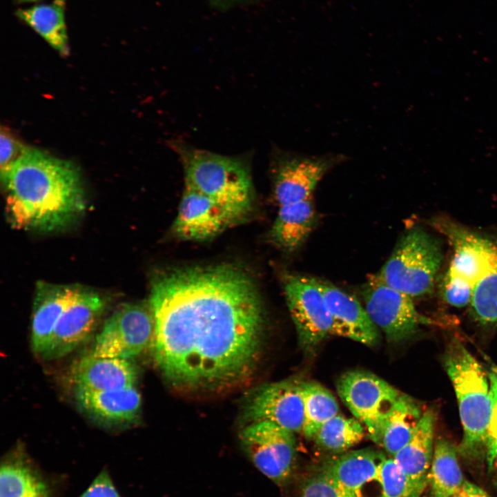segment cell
Masks as SVG:
<instances>
[{"label": "cell", "instance_id": "ac0fdd59", "mask_svg": "<svg viewBox=\"0 0 497 497\" xmlns=\"http://www.w3.org/2000/svg\"><path fill=\"white\" fill-rule=\"evenodd\" d=\"M76 388L108 391L135 387L137 370L130 360L96 357L90 354L72 371Z\"/></svg>", "mask_w": 497, "mask_h": 497}, {"label": "cell", "instance_id": "e0dca14e", "mask_svg": "<svg viewBox=\"0 0 497 497\" xmlns=\"http://www.w3.org/2000/svg\"><path fill=\"white\" fill-rule=\"evenodd\" d=\"M79 286L39 282L33 304L31 342L35 353L45 356L57 324Z\"/></svg>", "mask_w": 497, "mask_h": 497}, {"label": "cell", "instance_id": "603a6c76", "mask_svg": "<svg viewBox=\"0 0 497 497\" xmlns=\"http://www.w3.org/2000/svg\"><path fill=\"white\" fill-rule=\"evenodd\" d=\"M0 497H49L43 476L22 452H13L1 462Z\"/></svg>", "mask_w": 497, "mask_h": 497}, {"label": "cell", "instance_id": "836d02e7", "mask_svg": "<svg viewBox=\"0 0 497 497\" xmlns=\"http://www.w3.org/2000/svg\"><path fill=\"white\" fill-rule=\"evenodd\" d=\"M0 146L1 173L8 169L27 148L4 128L1 130Z\"/></svg>", "mask_w": 497, "mask_h": 497}, {"label": "cell", "instance_id": "9a60e30c", "mask_svg": "<svg viewBox=\"0 0 497 497\" xmlns=\"http://www.w3.org/2000/svg\"><path fill=\"white\" fill-rule=\"evenodd\" d=\"M236 221L218 203L186 186L172 231L182 240H205L215 237Z\"/></svg>", "mask_w": 497, "mask_h": 497}, {"label": "cell", "instance_id": "8fae6325", "mask_svg": "<svg viewBox=\"0 0 497 497\" xmlns=\"http://www.w3.org/2000/svg\"><path fill=\"white\" fill-rule=\"evenodd\" d=\"M273 195L278 206L311 198L318 182L342 155H306L281 153L273 159Z\"/></svg>", "mask_w": 497, "mask_h": 497}, {"label": "cell", "instance_id": "44dd1931", "mask_svg": "<svg viewBox=\"0 0 497 497\" xmlns=\"http://www.w3.org/2000/svg\"><path fill=\"white\" fill-rule=\"evenodd\" d=\"M385 458L381 452L369 448L351 451L328 462L322 473L343 488L360 493L364 485L376 481Z\"/></svg>", "mask_w": 497, "mask_h": 497}, {"label": "cell", "instance_id": "3957f363", "mask_svg": "<svg viewBox=\"0 0 497 497\" xmlns=\"http://www.w3.org/2000/svg\"><path fill=\"white\" fill-rule=\"evenodd\" d=\"M443 365L458 403L463 435L459 452L467 457L485 453L492 399L487 371L460 341L454 340L443 355Z\"/></svg>", "mask_w": 497, "mask_h": 497}, {"label": "cell", "instance_id": "6da1fadb", "mask_svg": "<svg viewBox=\"0 0 497 497\" xmlns=\"http://www.w3.org/2000/svg\"><path fill=\"white\" fill-rule=\"evenodd\" d=\"M153 353L173 384L214 388L252 369L263 315L251 278L231 265L176 269L152 282Z\"/></svg>", "mask_w": 497, "mask_h": 497}, {"label": "cell", "instance_id": "9c48e42d", "mask_svg": "<svg viewBox=\"0 0 497 497\" xmlns=\"http://www.w3.org/2000/svg\"><path fill=\"white\" fill-rule=\"evenodd\" d=\"M154 328L149 304H124L106 321L96 337L90 354L130 360L152 343Z\"/></svg>", "mask_w": 497, "mask_h": 497}, {"label": "cell", "instance_id": "8d00e7d4", "mask_svg": "<svg viewBox=\"0 0 497 497\" xmlns=\"http://www.w3.org/2000/svg\"><path fill=\"white\" fill-rule=\"evenodd\" d=\"M211 1L217 5L226 6L228 3H231L234 1H236L237 0H211Z\"/></svg>", "mask_w": 497, "mask_h": 497}, {"label": "cell", "instance_id": "4316f807", "mask_svg": "<svg viewBox=\"0 0 497 497\" xmlns=\"http://www.w3.org/2000/svg\"><path fill=\"white\" fill-rule=\"evenodd\" d=\"M300 387L304 404L302 433L313 440L319 428L338 414L339 405L331 391L316 382H300Z\"/></svg>", "mask_w": 497, "mask_h": 497}, {"label": "cell", "instance_id": "74e56055", "mask_svg": "<svg viewBox=\"0 0 497 497\" xmlns=\"http://www.w3.org/2000/svg\"><path fill=\"white\" fill-rule=\"evenodd\" d=\"M19 1H23V2H31V1H35L37 0H19Z\"/></svg>", "mask_w": 497, "mask_h": 497}, {"label": "cell", "instance_id": "484cf974", "mask_svg": "<svg viewBox=\"0 0 497 497\" xmlns=\"http://www.w3.org/2000/svg\"><path fill=\"white\" fill-rule=\"evenodd\" d=\"M457 452L446 439L436 442L428 478L431 497H454L465 482Z\"/></svg>", "mask_w": 497, "mask_h": 497}, {"label": "cell", "instance_id": "83f0119b", "mask_svg": "<svg viewBox=\"0 0 497 497\" xmlns=\"http://www.w3.org/2000/svg\"><path fill=\"white\" fill-rule=\"evenodd\" d=\"M364 435V427L359 420L338 414L319 428L313 440L322 449L338 453L358 444Z\"/></svg>", "mask_w": 497, "mask_h": 497}, {"label": "cell", "instance_id": "f546056e", "mask_svg": "<svg viewBox=\"0 0 497 497\" xmlns=\"http://www.w3.org/2000/svg\"><path fill=\"white\" fill-rule=\"evenodd\" d=\"M376 482L381 486L382 497H420L425 488L407 476L393 458L382 462Z\"/></svg>", "mask_w": 497, "mask_h": 497}, {"label": "cell", "instance_id": "d590c367", "mask_svg": "<svg viewBox=\"0 0 497 497\" xmlns=\"http://www.w3.org/2000/svg\"><path fill=\"white\" fill-rule=\"evenodd\" d=\"M454 497H490L489 495L478 485L465 480Z\"/></svg>", "mask_w": 497, "mask_h": 497}, {"label": "cell", "instance_id": "2e32d148", "mask_svg": "<svg viewBox=\"0 0 497 497\" xmlns=\"http://www.w3.org/2000/svg\"><path fill=\"white\" fill-rule=\"evenodd\" d=\"M316 280L331 315V334L347 338L368 347L376 345L380 339L379 329L361 303L333 284Z\"/></svg>", "mask_w": 497, "mask_h": 497}, {"label": "cell", "instance_id": "7a4b0ae2", "mask_svg": "<svg viewBox=\"0 0 497 497\" xmlns=\"http://www.w3.org/2000/svg\"><path fill=\"white\" fill-rule=\"evenodd\" d=\"M6 210L17 228L51 232L76 221L85 211L80 175L70 162L27 148L1 173Z\"/></svg>", "mask_w": 497, "mask_h": 497}, {"label": "cell", "instance_id": "cb8c5ba5", "mask_svg": "<svg viewBox=\"0 0 497 497\" xmlns=\"http://www.w3.org/2000/svg\"><path fill=\"white\" fill-rule=\"evenodd\" d=\"M66 0H54L17 10V16L62 55L69 53L65 21Z\"/></svg>", "mask_w": 497, "mask_h": 497}, {"label": "cell", "instance_id": "4fadbf2b", "mask_svg": "<svg viewBox=\"0 0 497 497\" xmlns=\"http://www.w3.org/2000/svg\"><path fill=\"white\" fill-rule=\"evenodd\" d=\"M433 226L453 248L448 270L473 285L497 261V244L491 240L447 219L437 218Z\"/></svg>", "mask_w": 497, "mask_h": 497}, {"label": "cell", "instance_id": "5bb4252c", "mask_svg": "<svg viewBox=\"0 0 497 497\" xmlns=\"http://www.w3.org/2000/svg\"><path fill=\"white\" fill-rule=\"evenodd\" d=\"M251 422L267 421L293 433L302 432L304 404L300 382L284 380L262 388L251 401Z\"/></svg>", "mask_w": 497, "mask_h": 497}, {"label": "cell", "instance_id": "7c38bea8", "mask_svg": "<svg viewBox=\"0 0 497 497\" xmlns=\"http://www.w3.org/2000/svg\"><path fill=\"white\" fill-rule=\"evenodd\" d=\"M105 306L97 292L79 286L61 315L44 357H62L81 344L94 330Z\"/></svg>", "mask_w": 497, "mask_h": 497}, {"label": "cell", "instance_id": "e575fe53", "mask_svg": "<svg viewBox=\"0 0 497 497\" xmlns=\"http://www.w3.org/2000/svg\"><path fill=\"white\" fill-rule=\"evenodd\" d=\"M79 497H120L106 470H102Z\"/></svg>", "mask_w": 497, "mask_h": 497}, {"label": "cell", "instance_id": "d6986e66", "mask_svg": "<svg viewBox=\"0 0 497 497\" xmlns=\"http://www.w3.org/2000/svg\"><path fill=\"white\" fill-rule=\"evenodd\" d=\"M79 407L87 414L108 423H125L138 416L142 400L135 387L125 389L92 391L76 388Z\"/></svg>", "mask_w": 497, "mask_h": 497}, {"label": "cell", "instance_id": "7402d4cb", "mask_svg": "<svg viewBox=\"0 0 497 497\" xmlns=\"http://www.w3.org/2000/svg\"><path fill=\"white\" fill-rule=\"evenodd\" d=\"M317 214L312 199L279 206L271 236L273 242L288 252L300 248L313 231Z\"/></svg>", "mask_w": 497, "mask_h": 497}, {"label": "cell", "instance_id": "f1b7e54d", "mask_svg": "<svg viewBox=\"0 0 497 497\" xmlns=\"http://www.w3.org/2000/svg\"><path fill=\"white\" fill-rule=\"evenodd\" d=\"M469 305L471 315L479 324H497V261L474 284Z\"/></svg>", "mask_w": 497, "mask_h": 497}, {"label": "cell", "instance_id": "30bf717a", "mask_svg": "<svg viewBox=\"0 0 497 497\" xmlns=\"http://www.w3.org/2000/svg\"><path fill=\"white\" fill-rule=\"evenodd\" d=\"M242 447L255 466L277 484L290 476L296 459L295 433L267 421L251 422L240 434Z\"/></svg>", "mask_w": 497, "mask_h": 497}, {"label": "cell", "instance_id": "5b68a950", "mask_svg": "<svg viewBox=\"0 0 497 497\" xmlns=\"http://www.w3.org/2000/svg\"><path fill=\"white\" fill-rule=\"evenodd\" d=\"M439 241L420 228L404 233L378 277L411 298L431 293L442 262Z\"/></svg>", "mask_w": 497, "mask_h": 497}, {"label": "cell", "instance_id": "4dcf8cb0", "mask_svg": "<svg viewBox=\"0 0 497 497\" xmlns=\"http://www.w3.org/2000/svg\"><path fill=\"white\" fill-rule=\"evenodd\" d=\"M486 371L491 387L492 409L487 429L485 455L488 470L497 481V366L491 364Z\"/></svg>", "mask_w": 497, "mask_h": 497}, {"label": "cell", "instance_id": "8992f818", "mask_svg": "<svg viewBox=\"0 0 497 497\" xmlns=\"http://www.w3.org/2000/svg\"><path fill=\"white\" fill-rule=\"evenodd\" d=\"M336 389L355 418L364 425L369 438L378 445L387 418L402 393L376 374L362 370L343 373Z\"/></svg>", "mask_w": 497, "mask_h": 497}, {"label": "cell", "instance_id": "52a82bcc", "mask_svg": "<svg viewBox=\"0 0 497 497\" xmlns=\"http://www.w3.org/2000/svg\"><path fill=\"white\" fill-rule=\"evenodd\" d=\"M283 284L300 347L304 354H313L331 331V318L322 291L315 278L300 275L286 274Z\"/></svg>", "mask_w": 497, "mask_h": 497}, {"label": "cell", "instance_id": "1f68e13d", "mask_svg": "<svg viewBox=\"0 0 497 497\" xmlns=\"http://www.w3.org/2000/svg\"><path fill=\"white\" fill-rule=\"evenodd\" d=\"M473 287L471 283L447 270L440 283V293L447 304L463 307L470 304Z\"/></svg>", "mask_w": 497, "mask_h": 497}, {"label": "cell", "instance_id": "d4e9b609", "mask_svg": "<svg viewBox=\"0 0 497 497\" xmlns=\"http://www.w3.org/2000/svg\"><path fill=\"white\" fill-rule=\"evenodd\" d=\"M423 413L413 398L401 393L387 418L378 445L393 458L410 440Z\"/></svg>", "mask_w": 497, "mask_h": 497}, {"label": "cell", "instance_id": "ffe728a7", "mask_svg": "<svg viewBox=\"0 0 497 497\" xmlns=\"http://www.w3.org/2000/svg\"><path fill=\"white\" fill-rule=\"evenodd\" d=\"M435 422L434 411H425L410 440L393 457L407 476L424 487L433 454Z\"/></svg>", "mask_w": 497, "mask_h": 497}, {"label": "cell", "instance_id": "ba28073f", "mask_svg": "<svg viewBox=\"0 0 497 497\" xmlns=\"http://www.w3.org/2000/svg\"><path fill=\"white\" fill-rule=\"evenodd\" d=\"M361 296L369 318L389 342L407 340L420 325L430 322L418 312L412 298L386 284L376 275L363 285Z\"/></svg>", "mask_w": 497, "mask_h": 497}, {"label": "cell", "instance_id": "d6a6232c", "mask_svg": "<svg viewBox=\"0 0 497 497\" xmlns=\"http://www.w3.org/2000/svg\"><path fill=\"white\" fill-rule=\"evenodd\" d=\"M302 497H364L340 486L323 473L311 478L304 485Z\"/></svg>", "mask_w": 497, "mask_h": 497}, {"label": "cell", "instance_id": "277c9868", "mask_svg": "<svg viewBox=\"0 0 497 497\" xmlns=\"http://www.w3.org/2000/svg\"><path fill=\"white\" fill-rule=\"evenodd\" d=\"M182 162L186 186L212 199L237 220L248 211L253 188L248 167L226 157L184 144H175Z\"/></svg>", "mask_w": 497, "mask_h": 497}]
</instances>
